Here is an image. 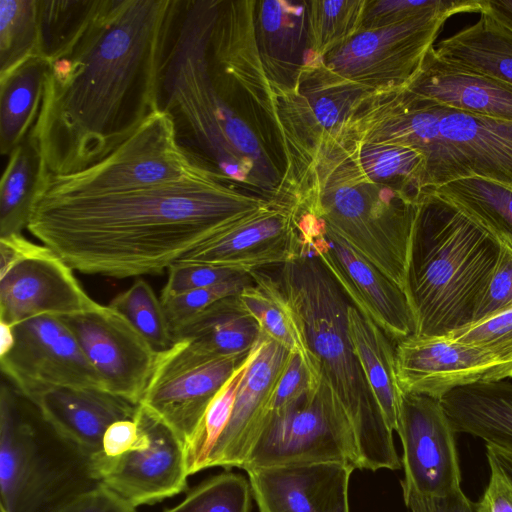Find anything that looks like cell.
<instances>
[{"instance_id":"obj_20","label":"cell","mask_w":512,"mask_h":512,"mask_svg":"<svg viewBox=\"0 0 512 512\" xmlns=\"http://www.w3.org/2000/svg\"><path fill=\"white\" fill-rule=\"evenodd\" d=\"M396 374L403 393L441 399L451 390L512 377V364L449 337L412 335L396 342Z\"/></svg>"},{"instance_id":"obj_24","label":"cell","mask_w":512,"mask_h":512,"mask_svg":"<svg viewBox=\"0 0 512 512\" xmlns=\"http://www.w3.org/2000/svg\"><path fill=\"white\" fill-rule=\"evenodd\" d=\"M405 88L451 109L512 122V86L441 59L434 46Z\"/></svg>"},{"instance_id":"obj_23","label":"cell","mask_w":512,"mask_h":512,"mask_svg":"<svg viewBox=\"0 0 512 512\" xmlns=\"http://www.w3.org/2000/svg\"><path fill=\"white\" fill-rule=\"evenodd\" d=\"M28 401L52 429L89 457L100 452L109 425L133 419L137 411L136 405L93 388H52Z\"/></svg>"},{"instance_id":"obj_39","label":"cell","mask_w":512,"mask_h":512,"mask_svg":"<svg viewBox=\"0 0 512 512\" xmlns=\"http://www.w3.org/2000/svg\"><path fill=\"white\" fill-rule=\"evenodd\" d=\"M251 486L242 475L225 472L194 487L164 512H250Z\"/></svg>"},{"instance_id":"obj_31","label":"cell","mask_w":512,"mask_h":512,"mask_svg":"<svg viewBox=\"0 0 512 512\" xmlns=\"http://www.w3.org/2000/svg\"><path fill=\"white\" fill-rule=\"evenodd\" d=\"M48 63L35 57L0 79V151L10 153L31 131L42 101Z\"/></svg>"},{"instance_id":"obj_9","label":"cell","mask_w":512,"mask_h":512,"mask_svg":"<svg viewBox=\"0 0 512 512\" xmlns=\"http://www.w3.org/2000/svg\"><path fill=\"white\" fill-rule=\"evenodd\" d=\"M203 168L179 145L170 114L159 110L101 161L71 174L41 175L35 198L114 194L180 181Z\"/></svg>"},{"instance_id":"obj_41","label":"cell","mask_w":512,"mask_h":512,"mask_svg":"<svg viewBox=\"0 0 512 512\" xmlns=\"http://www.w3.org/2000/svg\"><path fill=\"white\" fill-rule=\"evenodd\" d=\"M446 337L479 347L497 359L512 364V308Z\"/></svg>"},{"instance_id":"obj_1","label":"cell","mask_w":512,"mask_h":512,"mask_svg":"<svg viewBox=\"0 0 512 512\" xmlns=\"http://www.w3.org/2000/svg\"><path fill=\"white\" fill-rule=\"evenodd\" d=\"M179 0H93L80 24L44 59L29 132L43 176L105 158L160 108L163 64Z\"/></svg>"},{"instance_id":"obj_25","label":"cell","mask_w":512,"mask_h":512,"mask_svg":"<svg viewBox=\"0 0 512 512\" xmlns=\"http://www.w3.org/2000/svg\"><path fill=\"white\" fill-rule=\"evenodd\" d=\"M254 25L260 58L271 86L292 88L306 59L307 1H256Z\"/></svg>"},{"instance_id":"obj_29","label":"cell","mask_w":512,"mask_h":512,"mask_svg":"<svg viewBox=\"0 0 512 512\" xmlns=\"http://www.w3.org/2000/svg\"><path fill=\"white\" fill-rule=\"evenodd\" d=\"M434 51L451 64L512 86V32L488 13L441 40Z\"/></svg>"},{"instance_id":"obj_40","label":"cell","mask_w":512,"mask_h":512,"mask_svg":"<svg viewBox=\"0 0 512 512\" xmlns=\"http://www.w3.org/2000/svg\"><path fill=\"white\" fill-rule=\"evenodd\" d=\"M252 281L250 272L245 276L215 286L195 289L171 296H161L160 300L172 335L215 302L226 297L238 295Z\"/></svg>"},{"instance_id":"obj_7","label":"cell","mask_w":512,"mask_h":512,"mask_svg":"<svg viewBox=\"0 0 512 512\" xmlns=\"http://www.w3.org/2000/svg\"><path fill=\"white\" fill-rule=\"evenodd\" d=\"M419 197L373 182L345 143L327 139L291 206L321 220L405 290Z\"/></svg>"},{"instance_id":"obj_45","label":"cell","mask_w":512,"mask_h":512,"mask_svg":"<svg viewBox=\"0 0 512 512\" xmlns=\"http://www.w3.org/2000/svg\"><path fill=\"white\" fill-rule=\"evenodd\" d=\"M319 387L320 384L313 379L301 357L291 353L276 383L270 415L281 413L300 401L311 390Z\"/></svg>"},{"instance_id":"obj_43","label":"cell","mask_w":512,"mask_h":512,"mask_svg":"<svg viewBox=\"0 0 512 512\" xmlns=\"http://www.w3.org/2000/svg\"><path fill=\"white\" fill-rule=\"evenodd\" d=\"M453 0H367L362 30L392 25L444 8Z\"/></svg>"},{"instance_id":"obj_10","label":"cell","mask_w":512,"mask_h":512,"mask_svg":"<svg viewBox=\"0 0 512 512\" xmlns=\"http://www.w3.org/2000/svg\"><path fill=\"white\" fill-rule=\"evenodd\" d=\"M483 0H453L388 26L364 29L326 55L324 65L371 91L407 87L418 75L445 21L459 13H481Z\"/></svg>"},{"instance_id":"obj_47","label":"cell","mask_w":512,"mask_h":512,"mask_svg":"<svg viewBox=\"0 0 512 512\" xmlns=\"http://www.w3.org/2000/svg\"><path fill=\"white\" fill-rule=\"evenodd\" d=\"M140 438L139 425L135 419H123L113 422L106 429L101 450L97 454L108 458L121 456L132 450Z\"/></svg>"},{"instance_id":"obj_14","label":"cell","mask_w":512,"mask_h":512,"mask_svg":"<svg viewBox=\"0 0 512 512\" xmlns=\"http://www.w3.org/2000/svg\"><path fill=\"white\" fill-rule=\"evenodd\" d=\"M246 357L214 355L176 340L158 352L139 406L186 446L213 398Z\"/></svg>"},{"instance_id":"obj_18","label":"cell","mask_w":512,"mask_h":512,"mask_svg":"<svg viewBox=\"0 0 512 512\" xmlns=\"http://www.w3.org/2000/svg\"><path fill=\"white\" fill-rule=\"evenodd\" d=\"M396 432L403 448V496L444 498L463 491L455 432L439 399L403 393Z\"/></svg>"},{"instance_id":"obj_16","label":"cell","mask_w":512,"mask_h":512,"mask_svg":"<svg viewBox=\"0 0 512 512\" xmlns=\"http://www.w3.org/2000/svg\"><path fill=\"white\" fill-rule=\"evenodd\" d=\"M135 419L140 438L127 453L90 457L93 478L135 507L152 505L187 488L186 446L161 421L139 405Z\"/></svg>"},{"instance_id":"obj_50","label":"cell","mask_w":512,"mask_h":512,"mask_svg":"<svg viewBox=\"0 0 512 512\" xmlns=\"http://www.w3.org/2000/svg\"><path fill=\"white\" fill-rule=\"evenodd\" d=\"M488 464L494 466L512 485V450L485 444Z\"/></svg>"},{"instance_id":"obj_4","label":"cell","mask_w":512,"mask_h":512,"mask_svg":"<svg viewBox=\"0 0 512 512\" xmlns=\"http://www.w3.org/2000/svg\"><path fill=\"white\" fill-rule=\"evenodd\" d=\"M361 142H390L425 158L423 190L469 177L512 188V122L451 109L407 88L372 93L352 121Z\"/></svg>"},{"instance_id":"obj_15","label":"cell","mask_w":512,"mask_h":512,"mask_svg":"<svg viewBox=\"0 0 512 512\" xmlns=\"http://www.w3.org/2000/svg\"><path fill=\"white\" fill-rule=\"evenodd\" d=\"M325 462L361 469L350 425L332 409L319 387L268 417L240 469Z\"/></svg>"},{"instance_id":"obj_12","label":"cell","mask_w":512,"mask_h":512,"mask_svg":"<svg viewBox=\"0 0 512 512\" xmlns=\"http://www.w3.org/2000/svg\"><path fill=\"white\" fill-rule=\"evenodd\" d=\"M73 271L50 248L22 234L0 238V321L15 326L43 315L93 309L98 303Z\"/></svg>"},{"instance_id":"obj_28","label":"cell","mask_w":512,"mask_h":512,"mask_svg":"<svg viewBox=\"0 0 512 512\" xmlns=\"http://www.w3.org/2000/svg\"><path fill=\"white\" fill-rule=\"evenodd\" d=\"M253 281L238 294L243 308L256 321L260 331L304 361L313 379L320 384V369L305 335L295 307L279 280L255 270Z\"/></svg>"},{"instance_id":"obj_38","label":"cell","mask_w":512,"mask_h":512,"mask_svg":"<svg viewBox=\"0 0 512 512\" xmlns=\"http://www.w3.org/2000/svg\"><path fill=\"white\" fill-rule=\"evenodd\" d=\"M108 305L122 314L157 352L174 343L162 302L144 279H136Z\"/></svg>"},{"instance_id":"obj_11","label":"cell","mask_w":512,"mask_h":512,"mask_svg":"<svg viewBox=\"0 0 512 512\" xmlns=\"http://www.w3.org/2000/svg\"><path fill=\"white\" fill-rule=\"evenodd\" d=\"M256 1H219L208 42L212 78L226 101L270 146L279 142L273 89L260 58Z\"/></svg>"},{"instance_id":"obj_13","label":"cell","mask_w":512,"mask_h":512,"mask_svg":"<svg viewBox=\"0 0 512 512\" xmlns=\"http://www.w3.org/2000/svg\"><path fill=\"white\" fill-rule=\"evenodd\" d=\"M301 250L313 254L351 304L393 342L415 335L416 321L405 290L310 213L296 211Z\"/></svg>"},{"instance_id":"obj_2","label":"cell","mask_w":512,"mask_h":512,"mask_svg":"<svg viewBox=\"0 0 512 512\" xmlns=\"http://www.w3.org/2000/svg\"><path fill=\"white\" fill-rule=\"evenodd\" d=\"M268 201L203 168L114 194L36 197L27 229L74 271L123 279L163 273L228 219Z\"/></svg>"},{"instance_id":"obj_34","label":"cell","mask_w":512,"mask_h":512,"mask_svg":"<svg viewBox=\"0 0 512 512\" xmlns=\"http://www.w3.org/2000/svg\"><path fill=\"white\" fill-rule=\"evenodd\" d=\"M337 141L350 148L361 170L373 182L412 197L422 193L425 158L419 150L390 142Z\"/></svg>"},{"instance_id":"obj_22","label":"cell","mask_w":512,"mask_h":512,"mask_svg":"<svg viewBox=\"0 0 512 512\" xmlns=\"http://www.w3.org/2000/svg\"><path fill=\"white\" fill-rule=\"evenodd\" d=\"M290 354L261 332L258 349L239 384L230 420L211 453L208 468H241L270 416L273 392Z\"/></svg>"},{"instance_id":"obj_33","label":"cell","mask_w":512,"mask_h":512,"mask_svg":"<svg viewBox=\"0 0 512 512\" xmlns=\"http://www.w3.org/2000/svg\"><path fill=\"white\" fill-rule=\"evenodd\" d=\"M41 156L28 134L9 155L0 182V238L27 228L41 177Z\"/></svg>"},{"instance_id":"obj_51","label":"cell","mask_w":512,"mask_h":512,"mask_svg":"<svg viewBox=\"0 0 512 512\" xmlns=\"http://www.w3.org/2000/svg\"><path fill=\"white\" fill-rule=\"evenodd\" d=\"M481 12L488 13L512 32V0H483Z\"/></svg>"},{"instance_id":"obj_19","label":"cell","mask_w":512,"mask_h":512,"mask_svg":"<svg viewBox=\"0 0 512 512\" xmlns=\"http://www.w3.org/2000/svg\"><path fill=\"white\" fill-rule=\"evenodd\" d=\"M98 373L103 390L138 406L158 352L118 311L93 309L60 317Z\"/></svg>"},{"instance_id":"obj_27","label":"cell","mask_w":512,"mask_h":512,"mask_svg":"<svg viewBox=\"0 0 512 512\" xmlns=\"http://www.w3.org/2000/svg\"><path fill=\"white\" fill-rule=\"evenodd\" d=\"M347 322L352 347L369 389L385 422L396 431L403 392L396 374L393 341L350 302Z\"/></svg>"},{"instance_id":"obj_5","label":"cell","mask_w":512,"mask_h":512,"mask_svg":"<svg viewBox=\"0 0 512 512\" xmlns=\"http://www.w3.org/2000/svg\"><path fill=\"white\" fill-rule=\"evenodd\" d=\"M503 244L458 207L423 190L406 294L419 337H446L473 323Z\"/></svg>"},{"instance_id":"obj_42","label":"cell","mask_w":512,"mask_h":512,"mask_svg":"<svg viewBox=\"0 0 512 512\" xmlns=\"http://www.w3.org/2000/svg\"><path fill=\"white\" fill-rule=\"evenodd\" d=\"M161 296H171L222 284L249 274L243 270L203 263L178 261L172 264Z\"/></svg>"},{"instance_id":"obj_52","label":"cell","mask_w":512,"mask_h":512,"mask_svg":"<svg viewBox=\"0 0 512 512\" xmlns=\"http://www.w3.org/2000/svg\"><path fill=\"white\" fill-rule=\"evenodd\" d=\"M14 345L13 326L0 321V357L7 354Z\"/></svg>"},{"instance_id":"obj_26","label":"cell","mask_w":512,"mask_h":512,"mask_svg":"<svg viewBox=\"0 0 512 512\" xmlns=\"http://www.w3.org/2000/svg\"><path fill=\"white\" fill-rule=\"evenodd\" d=\"M440 403L455 433L512 450V383L499 380L458 387Z\"/></svg>"},{"instance_id":"obj_32","label":"cell","mask_w":512,"mask_h":512,"mask_svg":"<svg viewBox=\"0 0 512 512\" xmlns=\"http://www.w3.org/2000/svg\"><path fill=\"white\" fill-rule=\"evenodd\" d=\"M425 190L458 207L512 249V188L469 177Z\"/></svg>"},{"instance_id":"obj_48","label":"cell","mask_w":512,"mask_h":512,"mask_svg":"<svg viewBox=\"0 0 512 512\" xmlns=\"http://www.w3.org/2000/svg\"><path fill=\"white\" fill-rule=\"evenodd\" d=\"M403 499L409 512H477V502H472L463 491L444 498L408 494Z\"/></svg>"},{"instance_id":"obj_44","label":"cell","mask_w":512,"mask_h":512,"mask_svg":"<svg viewBox=\"0 0 512 512\" xmlns=\"http://www.w3.org/2000/svg\"><path fill=\"white\" fill-rule=\"evenodd\" d=\"M511 308L512 249L503 244L498 265L476 309L473 323L496 316Z\"/></svg>"},{"instance_id":"obj_17","label":"cell","mask_w":512,"mask_h":512,"mask_svg":"<svg viewBox=\"0 0 512 512\" xmlns=\"http://www.w3.org/2000/svg\"><path fill=\"white\" fill-rule=\"evenodd\" d=\"M13 331L14 345L0 357L1 370L25 399L58 387L103 390L98 373L60 317H35Z\"/></svg>"},{"instance_id":"obj_3","label":"cell","mask_w":512,"mask_h":512,"mask_svg":"<svg viewBox=\"0 0 512 512\" xmlns=\"http://www.w3.org/2000/svg\"><path fill=\"white\" fill-rule=\"evenodd\" d=\"M219 1H182L160 86V108L173 119L193 161L265 199L278 196L284 164L226 101L211 75L208 42Z\"/></svg>"},{"instance_id":"obj_30","label":"cell","mask_w":512,"mask_h":512,"mask_svg":"<svg viewBox=\"0 0 512 512\" xmlns=\"http://www.w3.org/2000/svg\"><path fill=\"white\" fill-rule=\"evenodd\" d=\"M260 334L258 324L236 295L206 308L175 331L173 339L186 340L214 355L246 357Z\"/></svg>"},{"instance_id":"obj_46","label":"cell","mask_w":512,"mask_h":512,"mask_svg":"<svg viewBox=\"0 0 512 512\" xmlns=\"http://www.w3.org/2000/svg\"><path fill=\"white\" fill-rule=\"evenodd\" d=\"M57 512H137V507L99 483L74 497Z\"/></svg>"},{"instance_id":"obj_21","label":"cell","mask_w":512,"mask_h":512,"mask_svg":"<svg viewBox=\"0 0 512 512\" xmlns=\"http://www.w3.org/2000/svg\"><path fill=\"white\" fill-rule=\"evenodd\" d=\"M353 466L338 462L246 470L259 512H349Z\"/></svg>"},{"instance_id":"obj_6","label":"cell","mask_w":512,"mask_h":512,"mask_svg":"<svg viewBox=\"0 0 512 512\" xmlns=\"http://www.w3.org/2000/svg\"><path fill=\"white\" fill-rule=\"evenodd\" d=\"M278 280L300 316L318 361L320 390L354 433L361 469H399L393 430L375 402L349 337V300L308 251L281 265Z\"/></svg>"},{"instance_id":"obj_36","label":"cell","mask_w":512,"mask_h":512,"mask_svg":"<svg viewBox=\"0 0 512 512\" xmlns=\"http://www.w3.org/2000/svg\"><path fill=\"white\" fill-rule=\"evenodd\" d=\"M41 57L38 0H0V79Z\"/></svg>"},{"instance_id":"obj_8","label":"cell","mask_w":512,"mask_h":512,"mask_svg":"<svg viewBox=\"0 0 512 512\" xmlns=\"http://www.w3.org/2000/svg\"><path fill=\"white\" fill-rule=\"evenodd\" d=\"M99 484L90 457L28 409L4 383L0 392L1 512H57Z\"/></svg>"},{"instance_id":"obj_35","label":"cell","mask_w":512,"mask_h":512,"mask_svg":"<svg viewBox=\"0 0 512 512\" xmlns=\"http://www.w3.org/2000/svg\"><path fill=\"white\" fill-rule=\"evenodd\" d=\"M367 0L307 1L308 47L305 64L322 62L362 30Z\"/></svg>"},{"instance_id":"obj_37","label":"cell","mask_w":512,"mask_h":512,"mask_svg":"<svg viewBox=\"0 0 512 512\" xmlns=\"http://www.w3.org/2000/svg\"><path fill=\"white\" fill-rule=\"evenodd\" d=\"M258 344L259 339L248 356L213 398L198 430L186 445L188 475L208 468L211 453L230 420L239 384L258 349Z\"/></svg>"},{"instance_id":"obj_49","label":"cell","mask_w":512,"mask_h":512,"mask_svg":"<svg viewBox=\"0 0 512 512\" xmlns=\"http://www.w3.org/2000/svg\"><path fill=\"white\" fill-rule=\"evenodd\" d=\"M489 468V483L477 502V512H512V485L494 466Z\"/></svg>"}]
</instances>
